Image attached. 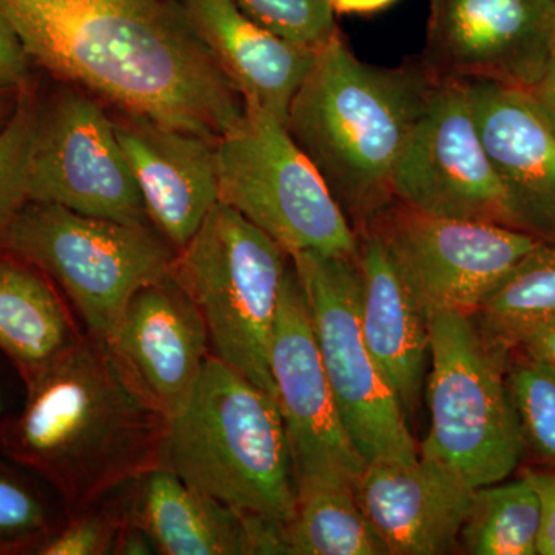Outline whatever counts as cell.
Returning a JSON list of instances; mask_svg holds the SVG:
<instances>
[{
    "mask_svg": "<svg viewBox=\"0 0 555 555\" xmlns=\"http://www.w3.org/2000/svg\"><path fill=\"white\" fill-rule=\"evenodd\" d=\"M357 261L364 341L404 414H414L429 356L427 313L377 233L358 236Z\"/></svg>",
    "mask_w": 555,
    "mask_h": 555,
    "instance_id": "cell-21",
    "label": "cell"
},
{
    "mask_svg": "<svg viewBox=\"0 0 555 555\" xmlns=\"http://www.w3.org/2000/svg\"><path fill=\"white\" fill-rule=\"evenodd\" d=\"M21 89L22 87L14 83L13 80L0 75V101L9 100L11 94L17 93Z\"/></svg>",
    "mask_w": 555,
    "mask_h": 555,
    "instance_id": "cell-37",
    "label": "cell"
},
{
    "mask_svg": "<svg viewBox=\"0 0 555 555\" xmlns=\"http://www.w3.org/2000/svg\"><path fill=\"white\" fill-rule=\"evenodd\" d=\"M286 542L291 555H389L356 491L337 481L297 485Z\"/></svg>",
    "mask_w": 555,
    "mask_h": 555,
    "instance_id": "cell-24",
    "label": "cell"
},
{
    "mask_svg": "<svg viewBox=\"0 0 555 555\" xmlns=\"http://www.w3.org/2000/svg\"><path fill=\"white\" fill-rule=\"evenodd\" d=\"M474 323L500 357L555 321V243L540 241L481 302Z\"/></svg>",
    "mask_w": 555,
    "mask_h": 555,
    "instance_id": "cell-23",
    "label": "cell"
},
{
    "mask_svg": "<svg viewBox=\"0 0 555 555\" xmlns=\"http://www.w3.org/2000/svg\"><path fill=\"white\" fill-rule=\"evenodd\" d=\"M0 409H2V403H0Z\"/></svg>",
    "mask_w": 555,
    "mask_h": 555,
    "instance_id": "cell-39",
    "label": "cell"
},
{
    "mask_svg": "<svg viewBox=\"0 0 555 555\" xmlns=\"http://www.w3.org/2000/svg\"><path fill=\"white\" fill-rule=\"evenodd\" d=\"M529 96L532 98L537 107L555 130V54L547 65L543 78L534 89L529 91Z\"/></svg>",
    "mask_w": 555,
    "mask_h": 555,
    "instance_id": "cell-34",
    "label": "cell"
},
{
    "mask_svg": "<svg viewBox=\"0 0 555 555\" xmlns=\"http://www.w3.org/2000/svg\"><path fill=\"white\" fill-rule=\"evenodd\" d=\"M193 27L244 102L286 126L288 108L318 51L281 39L235 0H181Z\"/></svg>",
    "mask_w": 555,
    "mask_h": 555,
    "instance_id": "cell-20",
    "label": "cell"
},
{
    "mask_svg": "<svg viewBox=\"0 0 555 555\" xmlns=\"http://www.w3.org/2000/svg\"><path fill=\"white\" fill-rule=\"evenodd\" d=\"M295 272L339 415L364 462L420 456L408 415L369 352L356 255H294Z\"/></svg>",
    "mask_w": 555,
    "mask_h": 555,
    "instance_id": "cell-9",
    "label": "cell"
},
{
    "mask_svg": "<svg viewBox=\"0 0 555 555\" xmlns=\"http://www.w3.org/2000/svg\"><path fill=\"white\" fill-rule=\"evenodd\" d=\"M371 230L385 243L427 315H473L540 243L521 230L495 222L434 217L397 201Z\"/></svg>",
    "mask_w": 555,
    "mask_h": 555,
    "instance_id": "cell-11",
    "label": "cell"
},
{
    "mask_svg": "<svg viewBox=\"0 0 555 555\" xmlns=\"http://www.w3.org/2000/svg\"><path fill=\"white\" fill-rule=\"evenodd\" d=\"M113 124L150 224L179 250L219 203L215 142L130 113Z\"/></svg>",
    "mask_w": 555,
    "mask_h": 555,
    "instance_id": "cell-18",
    "label": "cell"
},
{
    "mask_svg": "<svg viewBox=\"0 0 555 555\" xmlns=\"http://www.w3.org/2000/svg\"><path fill=\"white\" fill-rule=\"evenodd\" d=\"M25 385L27 403L7 429V448L76 511L164 467L170 420L96 339L86 334Z\"/></svg>",
    "mask_w": 555,
    "mask_h": 555,
    "instance_id": "cell-2",
    "label": "cell"
},
{
    "mask_svg": "<svg viewBox=\"0 0 555 555\" xmlns=\"http://www.w3.org/2000/svg\"><path fill=\"white\" fill-rule=\"evenodd\" d=\"M517 349L555 372V321L529 334Z\"/></svg>",
    "mask_w": 555,
    "mask_h": 555,
    "instance_id": "cell-33",
    "label": "cell"
},
{
    "mask_svg": "<svg viewBox=\"0 0 555 555\" xmlns=\"http://www.w3.org/2000/svg\"><path fill=\"white\" fill-rule=\"evenodd\" d=\"M130 524L160 555H266L276 546L270 518L241 513L182 480L167 467L126 486Z\"/></svg>",
    "mask_w": 555,
    "mask_h": 555,
    "instance_id": "cell-19",
    "label": "cell"
},
{
    "mask_svg": "<svg viewBox=\"0 0 555 555\" xmlns=\"http://www.w3.org/2000/svg\"><path fill=\"white\" fill-rule=\"evenodd\" d=\"M251 21L281 39L320 51L338 35L334 0H235Z\"/></svg>",
    "mask_w": 555,
    "mask_h": 555,
    "instance_id": "cell-28",
    "label": "cell"
},
{
    "mask_svg": "<svg viewBox=\"0 0 555 555\" xmlns=\"http://www.w3.org/2000/svg\"><path fill=\"white\" fill-rule=\"evenodd\" d=\"M31 60L22 46L20 36L0 11V75L20 87H27Z\"/></svg>",
    "mask_w": 555,
    "mask_h": 555,
    "instance_id": "cell-32",
    "label": "cell"
},
{
    "mask_svg": "<svg viewBox=\"0 0 555 555\" xmlns=\"http://www.w3.org/2000/svg\"><path fill=\"white\" fill-rule=\"evenodd\" d=\"M28 198L89 217L150 224L112 116L96 96L68 83L36 109Z\"/></svg>",
    "mask_w": 555,
    "mask_h": 555,
    "instance_id": "cell-10",
    "label": "cell"
},
{
    "mask_svg": "<svg viewBox=\"0 0 555 555\" xmlns=\"http://www.w3.org/2000/svg\"><path fill=\"white\" fill-rule=\"evenodd\" d=\"M505 378L518 425L537 467L555 470V372L535 358L514 349Z\"/></svg>",
    "mask_w": 555,
    "mask_h": 555,
    "instance_id": "cell-26",
    "label": "cell"
},
{
    "mask_svg": "<svg viewBox=\"0 0 555 555\" xmlns=\"http://www.w3.org/2000/svg\"><path fill=\"white\" fill-rule=\"evenodd\" d=\"M396 0H334L337 13H374V11L386 9Z\"/></svg>",
    "mask_w": 555,
    "mask_h": 555,
    "instance_id": "cell-36",
    "label": "cell"
},
{
    "mask_svg": "<svg viewBox=\"0 0 555 555\" xmlns=\"http://www.w3.org/2000/svg\"><path fill=\"white\" fill-rule=\"evenodd\" d=\"M555 54V0H429L423 65L436 78L529 93Z\"/></svg>",
    "mask_w": 555,
    "mask_h": 555,
    "instance_id": "cell-14",
    "label": "cell"
},
{
    "mask_svg": "<svg viewBox=\"0 0 555 555\" xmlns=\"http://www.w3.org/2000/svg\"><path fill=\"white\" fill-rule=\"evenodd\" d=\"M436 76L425 65L383 68L335 36L301 83L286 129L326 182L358 236L392 206V179Z\"/></svg>",
    "mask_w": 555,
    "mask_h": 555,
    "instance_id": "cell-3",
    "label": "cell"
},
{
    "mask_svg": "<svg viewBox=\"0 0 555 555\" xmlns=\"http://www.w3.org/2000/svg\"><path fill=\"white\" fill-rule=\"evenodd\" d=\"M270 371L286 427L295 486L337 481L356 491L367 463L339 415L292 258L273 324Z\"/></svg>",
    "mask_w": 555,
    "mask_h": 555,
    "instance_id": "cell-13",
    "label": "cell"
},
{
    "mask_svg": "<svg viewBox=\"0 0 555 555\" xmlns=\"http://www.w3.org/2000/svg\"><path fill=\"white\" fill-rule=\"evenodd\" d=\"M14 102H16V96H14V100L9 98V100L0 101V129H2L7 120L10 119L11 113H13Z\"/></svg>",
    "mask_w": 555,
    "mask_h": 555,
    "instance_id": "cell-38",
    "label": "cell"
},
{
    "mask_svg": "<svg viewBox=\"0 0 555 555\" xmlns=\"http://www.w3.org/2000/svg\"><path fill=\"white\" fill-rule=\"evenodd\" d=\"M83 337L50 278L11 251L0 254V352L24 382Z\"/></svg>",
    "mask_w": 555,
    "mask_h": 555,
    "instance_id": "cell-22",
    "label": "cell"
},
{
    "mask_svg": "<svg viewBox=\"0 0 555 555\" xmlns=\"http://www.w3.org/2000/svg\"><path fill=\"white\" fill-rule=\"evenodd\" d=\"M433 360L429 433L420 455L454 469L474 489L516 473L525 443L507 390L506 360L481 337L473 317L427 315Z\"/></svg>",
    "mask_w": 555,
    "mask_h": 555,
    "instance_id": "cell-7",
    "label": "cell"
},
{
    "mask_svg": "<svg viewBox=\"0 0 555 555\" xmlns=\"http://www.w3.org/2000/svg\"><path fill=\"white\" fill-rule=\"evenodd\" d=\"M31 62L68 86L217 142L246 107L181 0H0Z\"/></svg>",
    "mask_w": 555,
    "mask_h": 555,
    "instance_id": "cell-1",
    "label": "cell"
},
{
    "mask_svg": "<svg viewBox=\"0 0 555 555\" xmlns=\"http://www.w3.org/2000/svg\"><path fill=\"white\" fill-rule=\"evenodd\" d=\"M38 102L28 87L16 94L13 113L0 129V248L28 198V166Z\"/></svg>",
    "mask_w": 555,
    "mask_h": 555,
    "instance_id": "cell-27",
    "label": "cell"
},
{
    "mask_svg": "<svg viewBox=\"0 0 555 555\" xmlns=\"http://www.w3.org/2000/svg\"><path fill=\"white\" fill-rule=\"evenodd\" d=\"M164 467L241 513L286 526L297 486L280 404L214 353L170 420Z\"/></svg>",
    "mask_w": 555,
    "mask_h": 555,
    "instance_id": "cell-4",
    "label": "cell"
},
{
    "mask_svg": "<svg viewBox=\"0 0 555 555\" xmlns=\"http://www.w3.org/2000/svg\"><path fill=\"white\" fill-rule=\"evenodd\" d=\"M514 228L555 243V130L526 91L463 80Z\"/></svg>",
    "mask_w": 555,
    "mask_h": 555,
    "instance_id": "cell-16",
    "label": "cell"
},
{
    "mask_svg": "<svg viewBox=\"0 0 555 555\" xmlns=\"http://www.w3.org/2000/svg\"><path fill=\"white\" fill-rule=\"evenodd\" d=\"M521 474L534 486L542 505L539 555H555V470L529 466Z\"/></svg>",
    "mask_w": 555,
    "mask_h": 555,
    "instance_id": "cell-31",
    "label": "cell"
},
{
    "mask_svg": "<svg viewBox=\"0 0 555 555\" xmlns=\"http://www.w3.org/2000/svg\"><path fill=\"white\" fill-rule=\"evenodd\" d=\"M53 531L42 500L27 486L0 474V553L38 550Z\"/></svg>",
    "mask_w": 555,
    "mask_h": 555,
    "instance_id": "cell-30",
    "label": "cell"
},
{
    "mask_svg": "<svg viewBox=\"0 0 555 555\" xmlns=\"http://www.w3.org/2000/svg\"><path fill=\"white\" fill-rule=\"evenodd\" d=\"M215 155L219 203L257 225L288 257L357 254L356 230L283 122L246 112L215 142Z\"/></svg>",
    "mask_w": 555,
    "mask_h": 555,
    "instance_id": "cell-8",
    "label": "cell"
},
{
    "mask_svg": "<svg viewBox=\"0 0 555 555\" xmlns=\"http://www.w3.org/2000/svg\"><path fill=\"white\" fill-rule=\"evenodd\" d=\"M109 356L160 414H181L210 357L204 318L173 275L139 288L107 345Z\"/></svg>",
    "mask_w": 555,
    "mask_h": 555,
    "instance_id": "cell-15",
    "label": "cell"
},
{
    "mask_svg": "<svg viewBox=\"0 0 555 555\" xmlns=\"http://www.w3.org/2000/svg\"><path fill=\"white\" fill-rule=\"evenodd\" d=\"M288 268L280 244L218 203L171 272L204 318L211 353L275 400L270 341Z\"/></svg>",
    "mask_w": 555,
    "mask_h": 555,
    "instance_id": "cell-5",
    "label": "cell"
},
{
    "mask_svg": "<svg viewBox=\"0 0 555 555\" xmlns=\"http://www.w3.org/2000/svg\"><path fill=\"white\" fill-rule=\"evenodd\" d=\"M540 521L539 494L520 474L474 491L459 543L470 555H539Z\"/></svg>",
    "mask_w": 555,
    "mask_h": 555,
    "instance_id": "cell-25",
    "label": "cell"
},
{
    "mask_svg": "<svg viewBox=\"0 0 555 555\" xmlns=\"http://www.w3.org/2000/svg\"><path fill=\"white\" fill-rule=\"evenodd\" d=\"M2 250L42 270L107 345L139 288L173 272L178 250L152 224H127L28 201Z\"/></svg>",
    "mask_w": 555,
    "mask_h": 555,
    "instance_id": "cell-6",
    "label": "cell"
},
{
    "mask_svg": "<svg viewBox=\"0 0 555 555\" xmlns=\"http://www.w3.org/2000/svg\"><path fill=\"white\" fill-rule=\"evenodd\" d=\"M129 521L126 488L107 499L76 511L67 524L53 532L36 554L40 555H107L113 554L116 540Z\"/></svg>",
    "mask_w": 555,
    "mask_h": 555,
    "instance_id": "cell-29",
    "label": "cell"
},
{
    "mask_svg": "<svg viewBox=\"0 0 555 555\" xmlns=\"http://www.w3.org/2000/svg\"><path fill=\"white\" fill-rule=\"evenodd\" d=\"M397 203L434 217L514 228L505 188L478 133L465 82L434 80L392 179Z\"/></svg>",
    "mask_w": 555,
    "mask_h": 555,
    "instance_id": "cell-12",
    "label": "cell"
},
{
    "mask_svg": "<svg viewBox=\"0 0 555 555\" xmlns=\"http://www.w3.org/2000/svg\"><path fill=\"white\" fill-rule=\"evenodd\" d=\"M156 554L155 547H153L152 540L149 535L138 528L137 525L127 521L124 526L122 531L116 540L115 551L113 555H150Z\"/></svg>",
    "mask_w": 555,
    "mask_h": 555,
    "instance_id": "cell-35",
    "label": "cell"
},
{
    "mask_svg": "<svg viewBox=\"0 0 555 555\" xmlns=\"http://www.w3.org/2000/svg\"><path fill=\"white\" fill-rule=\"evenodd\" d=\"M474 491L451 467L420 455L369 463L356 496L389 555H443L459 543Z\"/></svg>",
    "mask_w": 555,
    "mask_h": 555,
    "instance_id": "cell-17",
    "label": "cell"
}]
</instances>
